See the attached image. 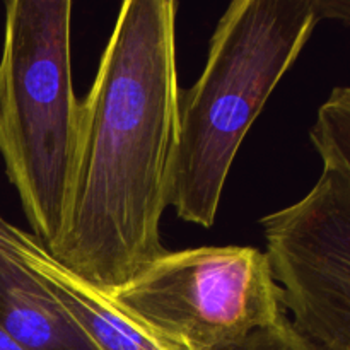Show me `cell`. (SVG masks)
I'll return each instance as SVG.
<instances>
[{
    "mask_svg": "<svg viewBox=\"0 0 350 350\" xmlns=\"http://www.w3.org/2000/svg\"><path fill=\"white\" fill-rule=\"evenodd\" d=\"M176 9L173 0H125L79 105L64 226L44 250L106 294L166 253L161 219L180 96Z\"/></svg>",
    "mask_w": 350,
    "mask_h": 350,
    "instance_id": "1",
    "label": "cell"
},
{
    "mask_svg": "<svg viewBox=\"0 0 350 350\" xmlns=\"http://www.w3.org/2000/svg\"><path fill=\"white\" fill-rule=\"evenodd\" d=\"M314 0H234L217 23L200 77L178 96L170 205L211 228L246 133L320 23Z\"/></svg>",
    "mask_w": 350,
    "mask_h": 350,
    "instance_id": "2",
    "label": "cell"
},
{
    "mask_svg": "<svg viewBox=\"0 0 350 350\" xmlns=\"http://www.w3.org/2000/svg\"><path fill=\"white\" fill-rule=\"evenodd\" d=\"M70 0H9L0 55V156L48 248L64 226L79 129Z\"/></svg>",
    "mask_w": 350,
    "mask_h": 350,
    "instance_id": "3",
    "label": "cell"
},
{
    "mask_svg": "<svg viewBox=\"0 0 350 350\" xmlns=\"http://www.w3.org/2000/svg\"><path fill=\"white\" fill-rule=\"evenodd\" d=\"M108 296L187 350L234 344L287 314L269 256L253 246L166 252Z\"/></svg>",
    "mask_w": 350,
    "mask_h": 350,
    "instance_id": "4",
    "label": "cell"
},
{
    "mask_svg": "<svg viewBox=\"0 0 350 350\" xmlns=\"http://www.w3.org/2000/svg\"><path fill=\"white\" fill-rule=\"evenodd\" d=\"M294 327L321 350H350V180L323 167L296 204L262 219Z\"/></svg>",
    "mask_w": 350,
    "mask_h": 350,
    "instance_id": "5",
    "label": "cell"
},
{
    "mask_svg": "<svg viewBox=\"0 0 350 350\" xmlns=\"http://www.w3.org/2000/svg\"><path fill=\"white\" fill-rule=\"evenodd\" d=\"M17 250L27 269L40 277L98 350H187L150 332L108 294L68 272L34 236L23 232Z\"/></svg>",
    "mask_w": 350,
    "mask_h": 350,
    "instance_id": "6",
    "label": "cell"
},
{
    "mask_svg": "<svg viewBox=\"0 0 350 350\" xmlns=\"http://www.w3.org/2000/svg\"><path fill=\"white\" fill-rule=\"evenodd\" d=\"M311 144L323 167L334 170L350 180V88H335L320 106Z\"/></svg>",
    "mask_w": 350,
    "mask_h": 350,
    "instance_id": "7",
    "label": "cell"
},
{
    "mask_svg": "<svg viewBox=\"0 0 350 350\" xmlns=\"http://www.w3.org/2000/svg\"><path fill=\"white\" fill-rule=\"evenodd\" d=\"M214 350H321L308 340L293 325L291 318L284 317L275 325L263 330L253 332L243 340L234 344L222 345Z\"/></svg>",
    "mask_w": 350,
    "mask_h": 350,
    "instance_id": "8",
    "label": "cell"
},
{
    "mask_svg": "<svg viewBox=\"0 0 350 350\" xmlns=\"http://www.w3.org/2000/svg\"><path fill=\"white\" fill-rule=\"evenodd\" d=\"M320 19H337L350 26V0H314Z\"/></svg>",
    "mask_w": 350,
    "mask_h": 350,
    "instance_id": "9",
    "label": "cell"
},
{
    "mask_svg": "<svg viewBox=\"0 0 350 350\" xmlns=\"http://www.w3.org/2000/svg\"><path fill=\"white\" fill-rule=\"evenodd\" d=\"M0 350H24V349H21L19 345H17L16 342L5 334V330L0 327Z\"/></svg>",
    "mask_w": 350,
    "mask_h": 350,
    "instance_id": "10",
    "label": "cell"
}]
</instances>
